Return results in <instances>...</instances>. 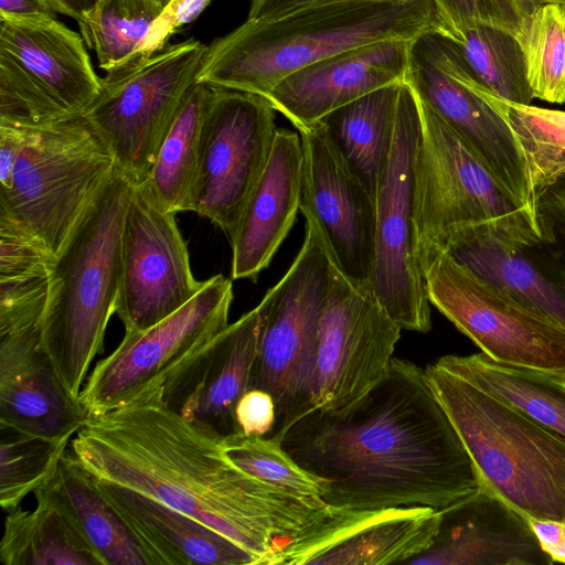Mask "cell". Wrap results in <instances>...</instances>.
Instances as JSON below:
<instances>
[{
  "instance_id": "cell-1",
  "label": "cell",
  "mask_w": 565,
  "mask_h": 565,
  "mask_svg": "<svg viewBox=\"0 0 565 565\" xmlns=\"http://www.w3.org/2000/svg\"><path fill=\"white\" fill-rule=\"evenodd\" d=\"M273 438L335 509L441 511L482 487L424 369L396 358L352 404L310 409Z\"/></svg>"
},
{
  "instance_id": "cell-2",
  "label": "cell",
  "mask_w": 565,
  "mask_h": 565,
  "mask_svg": "<svg viewBox=\"0 0 565 565\" xmlns=\"http://www.w3.org/2000/svg\"><path fill=\"white\" fill-rule=\"evenodd\" d=\"M71 451L95 478L152 497L232 540L266 565L287 541L331 511L322 500L286 491L235 466L223 438L162 399V386L88 417Z\"/></svg>"
},
{
  "instance_id": "cell-3",
  "label": "cell",
  "mask_w": 565,
  "mask_h": 565,
  "mask_svg": "<svg viewBox=\"0 0 565 565\" xmlns=\"http://www.w3.org/2000/svg\"><path fill=\"white\" fill-rule=\"evenodd\" d=\"M434 31L459 39L435 0L341 2L247 19L206 46L195 82L266 97L288 75L337 53Z\"/></svg>"
},
{
  "instance_id": "cell-4",
  "label": "cell",
  "mask_w": 565,
  "mask_h": 565,
  "mask_svg": "<svg viewBox=\"0 0 565 565\" xmlns=\"http://www.w3.org/2000/svg\"><path fill=\"white\" fill-rule=\"evenodd\" d=\"M417 102L414 252L423 275L445 252L478 245L535 247L542 237L537 214L505 189L462 136Z\"/></svg>"
},
{
  "instance_id": "cell-5",
  "label": "cell",
  "mask_w": 565,
  "mask_h": 565,
  "mask_svg": "<svg viewBox=\"0 0 565 565\" xmlns=\"http://www.w3.org/2000/svg\"><path fill=\"white\" fill-rule=\"evenodd\" d=\"M132 188L116 167L50 267L43 342L61 381L76 398L116 312L122 225Z\"/></svg>"
},
{
  "instance_id": "cell-6",
  "label": "cell",
  "mask_w": 565,
  "mask_h": 565,
  "mask_svg": "<svg viewBox=\"0 0 565 565\" xmlns=\"http://www.w3.org/2000/svg\"><path fill=\"white\" fill-rule=\"evenodd\" d=\"M424 372L482 486L527 519L565 523V438L438 361Z\"/></svg>"
},
{
  "instance_id": "cell-7",
  "label": "cell",
  "mask_w": 565,
  "mask_h": 565,
  "mask_svg": "<svg viewBox=\"0 0 565 565\" xmlns=\"http://www.w3.org/2000/svg\"><path fill=\"white\" fill-rule=\"evenodd\" d=\"M115 168L107 143L83 115L32 126L11 185L0 190V217L55 257Z\"/></svg>"
},
{
  "instance_id": "cell-8",
  "label": "cell",
  "mask_w": 565,
  "mask_h": 565,
  "mask_svg": "<svg viewBox=\"0 0 565 565\" xmlns=\"http://www.w3.org/2000/svg\"><path fill=\"white\" fill-rule=\"evenodd\" d=\"M332 265L317 228L306 222L296 258L257 305L262 335L248 390L266 391L275 401L277 422L268 437L277 436L307 407Z\"/></svg>"
},
{
  "instance_id": "cell-9",
  "label": "cell",
  "mask_w": 565,
  "mask_h": 565,
  "mask_svg": "<svg viewBox=\"0 0 565 565\" xmlns=\"http://www.w3.org/2000/svg\"><path fill=\"white\" fill-rule=\"evenodd\" d=\"M205 51L206 45L189 39L107 72L82 114L132 184L149 177Z\"/></svg>"
},
{
  "instance_id": "cell-10",
  "label": "cell",
  "mask_w": 565,
  "mask_h": 565,
  "mask_svg": "<svg viewBox=\"0 0 565 565\" xmlns=\"http://www.w3.org/2000/svg\"><path fill=\"white\" fill-rule=\"evenodd\" d=\"M430 305L499 363L565 377V326L487 280L451 254L424 271Z\"/></svg>"
},
{
  "instance_id": "cell-11",
  "label": "cell",
  "mask_w": 565,
  "mask_h": 565,
  "mask_svg": "<svg viewBox=\"0 0 565 565\" xmlns=\"http://www.w3.org/2000/svg\"><path fill=\"white\" fill-rule=\"evenodd\" d=\"M100 89L82 35L56 18L0 19V120L79 116Z\"/></svg>"
},
{
  "instance_id": "cell-12",
  "label": "cell",
  "mask_w": 565,
  "mask_h": 565,
  "mask_svg": "<svg viewBox=\"0 0 565 565\" xmlns=\"http://www.w3.org/2000/svg\"><path fill=\"white\" fill-rule=\"evenodd\" d=\"M456 41L439 31L412 40L406 83L466 139L505 189L536 213L525 152L500 108L499 96L473 76Z\"/></svg>"
},
{
  "instance_id": "cell-13",
  "label": "cell",
  "mask_w": 565,
  "mask_h": 565,
  "mask_svg": "<svg viewBox=\"0 0 565 565\" xmlns=\"http://www.w3.org/2000/svg\"><path fill=\"white\" fill-rule=\"evenodd\" d=\"M49 275L0 281V425L74 437L88 418L61 381L42 337Z\"/></svg>"
},
{
  "instance_id": "cell-14",
  "label": "cell",
  "mask_w": 565,
  "mask_h": 565,
  "mask_svg": "<svg viewBox=\"0 0 565 565\" xmlns=\"http://www.w3.org/2000/svg\"><path fill=\"white\" fill-rule=\"evenodd\" d=\"M420 114L402 83L392 147L375 192V259L370 289L403 330L431 329L430 302L414 252L415 167Z\"/></svg>"
},
{
  "instance_id": "cell-15",
  "label": "cell",
  "mask_w": 565,
  "mask_h": 565,
  "mask_svg": "<svg viewBox=\"0 0 565 565\" xmlns=\"http://www.w3.org/2000/svg\"><path fill=\"white\" fill-rule=\"evenodd\" d=\"M232 280L217 274L183 307L160 322L125 332L119 345L96 364L79 393L88 417L120 407L149 388L162 386L228 323Z\"/></svg>"
},
{
  "instance_id": "cell-16",
  "label": "cell",
  "mask_w": 565,
  "mask_h": 565,
  "mask_svg": "<svg viewBox=\"0 0 565 565\" xmlns=\"http://www.w3.org/2000/svg\"><path fill=\"white\" fill-rule=\"evenodd\" d=\"M275 113L263 96L210 85L189 211L230 241L269 159Z\"/></svg>"
},
{
  "instance_id": "cell-17",
  "label": "cell",
  "mask_w": 565,
  "mask_h": 565,
  "mask_svg": "<svg viewBox=\"0 0 565 565\" xmlns=\"http://www.w3.org/2000/svg\"><path fill=\"white\" fill-rule=\"evenodd\" d=\"M402 330L371 289L332 265L303 413L340 409L364 395L385 373Z\"/></svg>"
},
{
  "instance_id": "cell-18",
  "label": "cell",
  "mask_w": 565,
  "mask_h": 565,
  "mask_svg": "<svg viewBox=\"0 0 565 565\" xmlns=\"http://www.w3.org/2000/svg\"><path fill=\"white\" fill-rule=\"evenodd\" d=\"M206 280L194 278L175 213L158 207L134 184L121 234L116 313L125 332L145 330L189 302Z\"/></svg>"
},
{
  "instance_id": "cell-19",
  "label": "cell",
  "mask_w": 565,
  "mask_h": 565,
  "mask_svg": "<svg viewBox=\"0 0 565 565\" xmlns=\"http://www.w3.org/2000/svg\"><path fill=\"white\" fill-rule=\"evenodd\" d=\"M302 145L300 211L318 231L333 265L369 288L375 259V200L328 138L322 126L299 131Z\"/></svg>"
},
{
  "instance_id": "cell-20",
  "label": "cell",
  "mask_w": 565,
  "mask_h": 565,
  "mask_svg": "<svg viewBox=\"0 0 565 565\" xmlns=\"http://www.w3.org/2000/svg\"><path fill=\"white\" fill-rule=\"evenodd\" d=\"M440 511L427 507L335 509L287 541L266 565L406 564L433 544Z\"/></svg>"
},
{
  "instance_id": "cell-21",
  "label": "cell",
  "mask_w": 565,
  "mask_h": 565,
  "mask_svg": "<svg viewBox=\"0 0 565 565\" xmlns=\"http://www.w3.org/2000/svg\"><path fill=\"white\" fill-rule=\"evenodd\" d=\"M262 335L257 307L228 324L162 385L163 403L205 431L239 433L235 408L248 390Z\"/></svg>"
},
{
  "instance_id": "cell-22",
  "label": "cell",
  "mask_w": 565,
  "mask_h": 565,
  "mask_svg": "<svg viewBox=\"0 0 565 565\" xmlns=\"http://www.w3.org/2000/svg\"><path fill=\"white\" fill-rule=\"evenodd\" d=\"M407 40H383L337 53L281 79L267 95L298 130L379 88L406 82Z\"/></svg>"
},
{
  "instance_id": "cell-23",
  "label": "cell",
  "mask_w": 565,
  "mask_h": 565,
  "mask_svg": "<svg viewBox=\"0 0 565 565\" xmlns=\"http://www.w3.org/2000/svg\"><path fill=\"white\" fill-rule=\"evenodd\" d=\"M527 518L486 487L440 511L433 544L406 565H552Z\"/></svg>"
},
{
  "instance_id": "cell-24",
  "label": "cell",
  "mask_w": 565,
  "mask_h": 565,
  "mask_svg": "<svg viewBox=\"0 0 565 565\" xmlns=\"http://www.w3.org/2000/svg\"><path fill=\"white\" fill-rule=\"evenodd\" d=\"M302 166L300 136L277 128L267 164L230 241L233 279L255 281L289 234L300 210Z\"/></svg>"
},
{
  "instance_id": "cell-25",
  "label": "cell",
  "mask_w": 565,
  "mask_h": 565,
  "mask_svg": "<svg viewBox=\"0 0 565 565\" xmlns=\"http://www.w3.org/2000/svg\"><path fill=\"white\" fill-rule=\"evenodd\" d=\"M93 478L153 565H256L249 552L205 523L152 497Z\"/></svg>"
},
{
  "instance_id": "cell-26",
  "label": "cell",
  "mask_w": 565,
  "mask_h": 565,
  "mask_svg": "<svg viewBox=\"0 0 565 565\" xmlns=\"http://www.w3.org/2000/svg\"><path fill=\"white\" fill-rule=\"evenodd\" d=\"M40 488L64 509L102 565H153L138 537L72 451L64 455L54 475Z\"/></svg>"
},
{
  "instance_id": "cell-27",
  "label": "cell",
  "mask_w": 565,
  "mask_h": 565,
  "mask_svg": "<svg viewBox=\"0 0 565 565\" xmlns=\"http://www.w3.org/2000/svg\"><path fill=\"white\" fill-rule=\"evenodd\" d=\"M401 84L363 95L319 121L373 198L392 147Z\"/></svg>"
},
{
  "instance_id": "cell-28",
  "label": "cell",
  "mask_w": 565,
  "mask_h": 565,
  "mask_svg": "<svg viewBox=\"0 0 565 565\" xmlns=\"http://www.w3.org/2000/svg\"><path fill=\"white\" fill-rule=\"evenodd\" d=\"M36 508L9 511L0 542L4 565H102L58 502L43 488Z\"/></svg>"
},
{
  "instance_id": "cell-29",
  "label": "cell",
  "mask_w": 565,
  "mask_h": 565,
  "mask_svg": "<svg viewBox=\"0 0 565 565\" xmlns=\"http://www.w3.org/2000/svg\"><path fill=\"white\" fill-rule=\"evenodd\" d=\"M441 365L565 438V377L493 361L483 352L445 355Z\"/></svg>"
},
{
  "instance_id": "cell-30",
  "label": "cell",
  "mask_w": 565,
  "mask_h": 565,
  "mask_svg": "<svg viewBox=\"0 0 565 565\" xmlns=\"http://www.w3.org/2000/svg\"><path fill=\"white\" fill-rule=\"evenodd\" d=\"M209 93L204 83L195 82L188 89L149 177L137 185L163 211H189Z\"/></svg>"
},
{
  "instance_id": "cell-31",
  "label": "cell",
  "mask_w": 565,
  "mask_h": 565,
  "mask_svg": "<svg viewBox=\"0 0 565 565\" xmlns=\"http://www.w3.org/2000/svg\"><path fill=\"white\" fill-rule=\"evenodd\" d=\"M499 105L525 152L536 201L545 193L565 198V111L501 97Z\"/></svg>"
},
{
  "instance_id": "cell-32",
  "label": "cell",
  "mask_w": 565,
  "mask_h": 565,
  "mask_svg": "<svg viewBox=\"0 0 565 565\" xmlns=\"http://www.w3.org/2000/svg\"><path fill=\"white\" fill-rule=\"evenodd\" d=\"M473 76L494 95L516 104H531L524 54L518 38L499 26L477 23L456 41Z\"/></svg>"
},
{
  "instance_id": "cell-33",
  "label": "cell",
  "mask_w": 565,
  "mask_h": 565,
  "mask_svg": "<svg viewBox=\"0 0 565 565\" xmlns=\"http://www.w3.org/2000/svg\"><path fill=\"white\" fill-rule=\"evenodd\" d=\"M487 280L537 307L565 326V292L524 250L478 245L450 252Z\"/></svg>"
},
{
  "instance_id": "cell-34",
  "label": "cell",
  "mask_w": 565,
  "mask_h": 565,
  "mask_svg": "<svg viewBox=\"0 0 565 565\" xmlns=\"http://www.w3.org/2000/svg\"><path fill=\"white\" fill-rule=\"evenodd\" d=\"M162 9L159 0H100L78 23L99 67L109 72L132 61Z\"/></svg>"
},
{
  "instance_id": "cell-35",
  "label": "cell",
  "mask_w": 565,
  "mask_h": 565,
  "mask_svg": "<svg viewBox=\"0 0 565 565\" xmlns=\"http://www.w3.org/2000/svg\"><path fill=\"white\" fill-rule=\"evenodd\" d=\"M74 437L51 438L0 425V504L20 507L55 472Z\"/></svg>"
},
{
  "instance_id": "cell-36",
  "label": "cell",
  "mask_w": 565,
  "mask_h": 565,
  "mask_svg": "<svg viewBox=\"0 0 565 565\" xmlns=\"http://www.w3.org/2000/svg\"><path fill=\"white\" fill-rule=\"evenodd\" d=\"M516 38L533 98L565 104V4H539Z\"/></svg>"
},
{
  "instance_id": "cell-37",
  "label": "cell",
  "mask_w": 565,
  "mask_h": 565,
  "mask_svg": "<svg viewBox=\"0 0 565 565\" xmlns=\"http://www.w3.org/2000/svg\"><path fill=\"white\" fill-rule=\"evenodd\" d=\"M223 449L235 466L255 478L295 494L322 500L319 480L273 437L236 433L223 438Z\"/></svg>"
},
{
  "instance_id": "cell-38",
  "label": "cell",
  "mask_w": 565,
  "mask_h": 565,
  "mask_svg": "<svg viewBox=\"0 0 565 565\" xmlns=\"http://www.w3.org/2000/svg\"><path fill=\"white\" fill-rule=\"evenodd\" d=\"M459 35L477 23L502 28L515 36L539 6L530 0H435Z\"/></svg>"
},
{
  "instance_id": "cell-39",
  "label": "cell",
  "mask_w": 565,
  "mask_h": 565,
  "mask_svg": "<svg viewBox=\"0 0 565 565\" xmlns=\"http://www.w3.org/2000/svg\"><path fill=\"white\" fill-rule=\"evenodd\" d=\"M54 258L31 234L0 217V281L49 275Z\"/></svg>"
},
{
  "instance_id": "cell-40",
  "label": "cell",
  "mask_w": 565,
  "mask_h": 565,
  "mask_svg": "<svg viewBox=\"0 0 565 565\" xmlns=\"http://www.w3.org/2000/svg\"><path fill=\"white\" fill-rule=\"evenodd\" d=\"M536 214L542 237L535 247L542 270L565 292V198L542 194Z\"/></svg>"
},
{
  "instance_id": "cell-41",
  "label": "cell",
  "mask_w": 565,
  "mask_h": 565,
  "mask_svg": "<svg viewBox=\"0 0 565 565\" xmlns=\"http://www.w3.org/2000/svg\"><path fill=\"white\" fill-rule=\"evenodd\" d=\"M212 0H170L152 22L135 58L150 56L167 46L169 39L183 25L195 20Z\"/></svg>"
},
{
  "instance_id": "cell-42",
  "label": "cell",
  "mask_w": 565,
  "mask_h": 565,
  "mask_svg": "<svg viewBox=\"0 0 565 565\" xmlns=\"http://www.w3.org/2000/svg\"><path fill=\"white\" fill-rule=\"evenodd\" d=\"M238 431L247 436H270L276 427V405L273 396L263 390L249 388L235 408Z\"/></svg>"
},
{
  "instance_id": "cell-43",
  "label": "cell",
  "mask_w": 565,
  "mask_h": 565,
  "mask_svg": "<svg viewBox=\"0 0 565 565\" xmlns=\"http://www.w3.org/2000/svg\"><path fill=\"white\" fill-rule=\"evenodd\" d=\"M31 127L0 120V190L11 185L15 162Z\"/></svg>"
},
{
  "instance_id": "cell-44",
  "label": "cell",
  "mask_w": 565,
  "mask_h": 565,
  "mask_svg": "<svg viewBox=\"0 0 565 565\" xmlns=\"http://www.w3.org/2000/svg\"><path fill=\"white\" fill-rule=\"evenodd\" d=\"M383 1V0H250L247 19L271 20L297 11L341 2Z\"/></svg>"
},
{
  "instance_id": "cell-45",
  "label": "cell",
  "mask_w": 565,
  "mask_h": 565,
  "mask_svg": "<svg viewBox=\"0 0 565 565\" xmlns=\"http://www.w3.org/2000/svg\"><path fill=\"white\" fill-rule=\"evenodd\" d=\"M529 521L542 550L554 563L565 564V523L535 519Z\"/></svg>"
},
{
  "instance_id": "cell-46",
  "label": "cell",
  "mask_w": 565,
  "mask_h": 565,
  "mask_svg": "<svg viewBox=\"0 0 565 565\" xmlns=\"http://www.w3.org/2000/svg\"><path fill=\"white\" fill-rule=\"evenodd\" d=\"M51 0H0V19L56 18Z\"/></svg>"
},
{
  "instance_id": "cell-47",
  "label": "cell",
  "mask_w": 565,
  "mask_h": 565,
  "mask_svg": "<svg viewBox=\"0 0 565 565\" xmlns=\"http://www.w3.org/2000/svg\"><path fill=\"white\" fill-rule=\"evenodd\" d=\"M57 13L82 22L100 0H51Z\"/></svg>"
},
{
  "instance_id": "cell-48",
  "label": "cell",
  "mask_w": 565,
  "mask_h": 565,
  "mask_svg": "<svg viewBox=\"0 0 565 565\" xmlns=\"http://www.w3.org/2000/svg\"><path fill=\"white\" fill-rule=\"evenodd\" d=\"M536 4H542V3H563L565 4V0H530Z\"/></svg>"
},
{
  "instance_id": "cell-49",
  "label": "cell",
  "mask_w": 565,
  "mask_h": 565,
  "mask_svg": "<svg viewBox=\"0 0 565 565\" xmlns=\"http://www.w3.org/2000/svg\"><path fill=\"white\" fill-rule=\"evenodd\" d=\"M170 0H159V2L164 7Z\"/></svg>"
}]
</instances>
